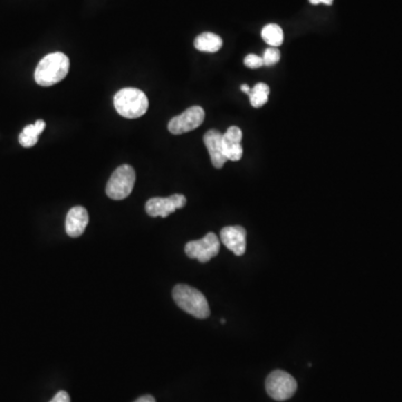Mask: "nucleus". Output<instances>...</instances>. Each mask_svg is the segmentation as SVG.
<instances>
[{
  "label": "nucleus",
  "instance_id": "1a4fd4ad",
  "mask_svg": "<svg viewBox=\"0 0 402 402\" xmlns=\"http://www.w3.org/2000/svg\"><path fill=\"white\" fill-rule=\"evenodd\" d=\"M246 237L247 233L242 226H228L220 231L222 244L233 251L236 256H242L246 251Z\"/></svg>",
  "mask_w": 402,
  "mask_h": 402
},
{
  "label": "nucleus",
  "instance_id": "9b49d317",
  "mask_svg": "<svg viewBox=\"0 0 402 402\" xmlns=\"http://www.w3.org/2000/svg\"><path fill=\"white\" fill-rule=\"evenodd\" d=\"M204 146H207L213 166L217 169L222 168L228 161L222 149V133L218 130H209L204 135Z\"/></svg>",
  "mask_w": 402,
  "mask_h": 402
},
{
  "label": "nucleus",
  "instance_id": "9d476101",
  "mask_svg": "<svg viewBox=\"0 0 402 402\" xmlns=\"http://www.w3.org/2000/svg\"><path fill=\"white\" fill-rule=\"evenodd\" d=\"M242 132L238 126H231L222 134V149L228 161H239L242 153Z\"/></svg>",
  "mask_w": 402,
  "mask_h": 402
},
{
  "label": "nucleus",
  "instance_id": "412c9836",
  "mask_svg": "<svg viewBox=\"0 0 402 402\" xmlns=\"http://www.w3.org/2000/svg\"><path fill=\"white\" fill-rule=\"evenodd\" d=\"M134 402H155V399L153 396L146 394V396H140L139 399L135 400Z\"/></svg>",
  "mask_w": 402,
  "mask_h": 402
},
{
  "label": "nucleus",
  "instance_id": "aec40b11",
  "mask_svg": "<svg viewBox=\"0 0 402 402\" xmlns=\"http://www.w3.org/2000/svg\"><path fill=\"white\" fill-rule=\"evenodd\" d=\"M309 3L312 5H320V3H324V5H327V6H331L334 0H309Z\"/></svg>",
  "mask_w": 402,
  "mask_h": 402
},
{
  "label": "nucleus",
  "instance_id": "423d86ee",
  "mask_svg": "<svg viewBox=\"0 0 402 402\" xmlns=\"http://www.w3.org/2000/svg\"><path fill=\"white\" fill-rule=\"evenodd\" d=\"M220 251V242L213 233H208L206 236L198 240L186 242L184 251L186 256L198 260L200 262H208L218 255Z\"/></svg>",
  "mask_w": 402,
  "mask_h": 402
},
{
  "label": "nucleus",
  "instance_id": "a211bd4d",
  "mask_svg": "<svg viewBox=\"0 0 402 402\" xmlns=\"http://www.w3.org/2000/svg\"><path fill=\"white\" fill-rule=\"evenodd\" d=\"M244 64H245L248 68L256 70V68H260V67L264 66V61H262V57L256 55V54H249V55L246 56L245 59H244Z\"/></svg>",
  "mask_w": 402,
  "mask_h": 402
},
{
  "label": "nucleus",
  "instance_id": "20e7f679",
  "mask_svg": "<svg viewBox=\"0 0 402 402\" xmlns=\"http://www.w3.org/2000/svg\"><path fill=\"white\" fill-rule=\"evenodd\" d=\"M135 184V171L128 164L119 166L106 184V195L113 200H122L130 195Z\"/></svg>",
  "mask_w": 402,
  "mask_h": 402
},
{
  "label": "nucleus",
  "instance_id": "f8f14e48",
  "mask_svg": "<svg viewBox=\"0 0 402 402\" xmlns=\"http://www.w3.org/2000/svg\"><path fill=\"white\" fill-rule=\"evenodd\" d=\"M90 217L88 210L81 206H76L67 213L65 229L70 237H79L84 233L85 228L88 227Z\"/></svg>",
  "mask_w": 402,
  "mask_h": 402
},
{
  "label": "nucleus",
  "instance_id": "0eeeda50",
  "mask_svg": "<svg viewBox=\"0 0 402 402\" xmlns=\"http://www.w3.org/2000/svg\"><path fill=\"white\" fill-rule=\"evenodd\" d=\"M204 108L198 105L191 106L188 108L184 113L173 117L168 124V130L170 133L179 135V134L186 133V132L193 131L202 124L204 121Z\"/></svg>",
  "mask_w": 402,
  "mask_h": 402
},
{
  "label": "nucleus",
  "instance_id": "f03ea898",
  "mask_svg": "<svg viewBox=\"0 0 402 402\" xmlns=\"http://www.w3.org/2000/svg\"><path fill=\"white\" fill-rule=\"evenodd\" d=\"M114 108L121 117L137 119L148 111L149 101L144 92L139 88H122L114 97Z\"/></svg>",
  "mask_w": 402,
  "mask_h": 402
},
{
  "label": "nucleus",
  "instance_id": "f257e3e1",
  "mask_svg": "<svg viewBox=\"0 0 402 402\" xmlns=\"http://www.w3.org/2000/svg\"><path fill=\"white\" fill-rule=\"evenodd\" d=\"M70 70V59L63 52H52L45 56L36 67V83L41 86H52L66 77Z\"/></svg>",
  "mask_w": 402,
  "mask_h": 402
},
{
  "label": "nucleus",
  "instance_id": "4468645a",
  "mask_svg": "<svg viewBox=\"0 0 402 402\" xmlns=\"http://www.w3.org/2000/svg\"><path fill=\"white\" fill-rule=\"evenodd\" d=\"M262 38L271 47L280 46L284 41L283 30L276 23H269L262 28Z\"/></svg>",
  "mask_w": 402,
  "mask_h": 402
},
{
  "label": "nucleus",
  "instance_id": "6e6552de",
  "mask_svg": "<svg viewBox=\"0 0 402 402\" xmlns=\"http://www.w3.org/2000/svg\"><path fill=\"white\" fill-rule=\"evenodd\" d=\"M186 204V199L184 195H170L168 198H151L146 201V211L150 217H166L170 213H175V210L184 208Z\"/></svg>",
  "mask_w": 402,
  "mask_h": 402
},
{
  "label": "nucleus",
  "instance_id": "dca6fc26",
  "mask_svg": "<svg viewBox=\"0 0 402 402\" xmlns=\"http://www.w3.org/2000/svg\"><path fill=\"white\" fill-rule=\"evenodd\" d=\"M45 128H46V123L43 119H38L34 124H30V126L23 128L21 133L25 134L27 137L38 139L41 132L44 131Z\"/></svg>",
  "mask_w": 402,
  "mask_h": 402
},
{
  "label": "nucleus",
  "instance_id": "ddd939ff",
  "mask_svg": "<svg viewBox=\"0 0 402 402\" xmlns=\"http://www.w3.org/2000/svg\"><path fill=\"white\" fill-rule=\"evenodd\" d=\"M195 47L199 52H216L222 47V39L213 32H202L195 38Z\"/></svg>",
  "mask_w": 402,
  "mask_h": 402
},
{
  "label": "nucleus",
  "instance_id": "7ed1b4c3",
  "mask_svg": "<svg viewBox=\"0 0 402 402\" xmlns=\"http://www.w3.org/2000/svg\"><path fill=\"white\" fill-rule=\"evenodd\" d=\"M175 304L197 318H207L210 315L209 305L204 295L191 286L179 284L172 291Z\"/></svg>",
  "mask_w": 402,
  "mask_h": 402
},
{
  "label": "nucleus",
  "instance_id": "4be33fe9",
  "mask_svg": "<svg viewBox=\"0 0 402 402\" xmlns=\"http://www.w3.org/2000/svg\"><path fill=\"white\" fill-rule=\"evenodd\" d=\"M240 90H242L244 93L249 94L251 93V88H249L247 84H242V86H240Z\"/></svg>",
  "mask_w": 402,
  "mask_h": 402
},
{
  "label": "nucleus",
  "instance_id": "39448f33",
  "mask_svg": "<svg viewBox=\"0 0 402 402\" xmlns=\"http://www.w3.org/2000/svg\"><path fill=\"white\" fill-rule=\"evenodd\" d=\"M265 387L271 398L276 401H285L294 396L298 389V383L289 373L276 370L267 376Z\"/></svg>",
  "mask_w": 402,
  "mask_h": 402
},
{
  "label": "nucleus",
  "instance_id": "6ab92c4d",
  "mask_svg": "<svg viewBox=\"0 0 402 402\" xmlns=\"http://www.w3.org/2000/svg\"><path fill=\"white\" fill-rule=\"evenodd\" d=\"M50 402H70V398L66 391H59Z\"/></svg>",
  "mask_w": 402,
  "mask_h": 402
},
{
  "label": "nucleus",
  "instance_id": "f3484780",
  "mask_svg": "<svg viewBox=\"0 0 402 402\" xmlns=\"http://www.w3.org/2000/svg\"><path fill=\"white\" fill-rule=\"evenodd\" d=\"M280 59V52L277 47H269L264 52L262 61L265 66H274Z\"/></svg>",
  "mask_w": 402,
  "mask_h": 402
},
{
  "label": "nucleus",
  "instance_id": "2eb2a0df",
  "mask_svg": "<svg viewBox=\"0 0 402 402\" xmlns=\"http://www.w3.org/2000/svg\"><path fill=\"white\" fill-rule=\"evenodd\" d=\"M269 86L265 83H257L255 86L251 90V93L248 94L249 101L253 108H262V105H265L269 97Z\"/></svg>",
  "mask_w": 402,
  "mask_h": 402
}]
</instances>
